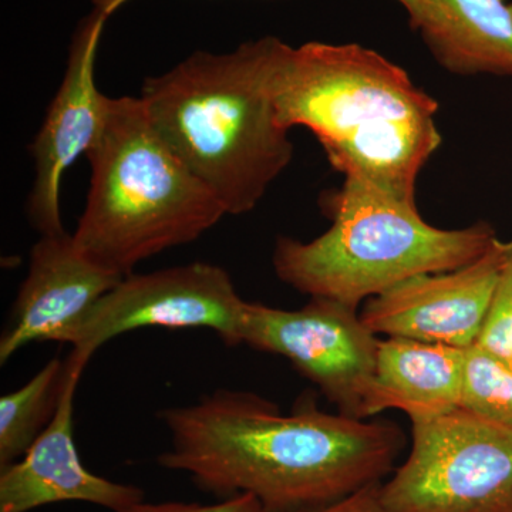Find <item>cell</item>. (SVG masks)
<instances>
[{
    "label": "cell",
    "mask_w": 512,
    "mask_h": 512,
    "mask_svg": "<svg viewBox=\"0 0 512 512\" xmlns=\"http://www.w3.org/2000/svg\"><path fill=\"white\" fill-rule=\"evenodd\" d=\"M127 512H268L264 505L249 494L222 498L218 503L200 504L167 501V503H143L134 505Z\"/></svg>",
    "instance_id": "cell-18"
},
{
    "label": "cell",
    "mask_w": 512,
    "mask_h": 512,
    "mask_svg": "<svg viewBox=\"0 0 512 512\" xmlns=\"http://www.w3.org/2000/svg\"><path fill=\"white\" fill-rule=\"evenodd\" d=\"M158 417L171 436L161 467L220 500L252 495L268 512L309 510L379 483L404 443L390 421L325 413L312 399L282 414L238 390H215Z\"/></svg>",
    "instance_id": "cell-1"
},
{
    "label": "cell",
    "mask_w": 512,
    "mask_h": 512,
    "mask_svg": "<svg viewBox=\"0 0 512 512\" xmlns=\"http://www.w3.org/2000/svg\"><path fill=\"white\" fill-rule=\"evenodd\" d=\"M380 484L367 485L333 503L298 512H387L379 497Z\"/></svg>",
    "instance_id": "cell-19"
},
{
    "label": "cell",
    "mask_w": 512,
    "mask_h": 512,
    "mask_svg": "<svg viewBox=\"0 0 512 512\" xmlns=\"http://www.w3.org/2000/svg\"><path fill=\"white\" fill-rule=\"evenodd\" d=\"M121 279L90 261L73 235H40L0 338V365L30 343L69 342L84 316Z\"/></svg>",
    "instance_id": "cell-12"
},
{
    "label": "cell",
    "mask_w": 512,
    "mask_h": 512,
    "mask_svg": "<svg viewBox=\"0 0 512 512\" xmlns=\"http://www.w3.org/2000/svg\"><path fill=\"white\" fill-rule=\"evenodd\" d=\"M66 362L55 417L25 456L0 468V512H32L59 503H87L127 512L146 501L140 487L97 476L80 460L74 441V397L90 357L72 350Z\"/></svg>",
    "instance_id": "cell-11"
},
{
    "label": "cell",
    "mask_w": 512,
    "mask_h": 512,
    "mask_svg": "<svg viewBox=\"0 0 512 512\" xmlns=\"http://www.w3.org/2000/svg\"><path fill=\"white\" fill-rule=\"evenodd\" d=\"M66 373V360H49L28 383L0 397V468L25 456L49 426Z\"/></svg>",
    "instance_id": "cell-15"
},
{
    "label": "cell",
    "mask_w": 512,
    "mask_h": 512,
    "mask_svg": "<svg viewBox=\"0 0 512 512\" xmlns=\"http://www.w3.org/2000/svg\"><path fill=\"white\" fill-rule=\"evenodd\" d=\"M107 19L104 13L93 10L80 23L70 47L63 82L30 146L36 177L28 212L40 235L66 232L60 212L64 173L80 157H87L106 127L111 97L97 89L94 66Z\"/></svg>",
    "instance_id": "cell-9"
},
{
    "label": "cell",
    "mask_w": 512,
    "mask_h": 512,
    "mask_svg": "<svg viewBox=\"0 0 512 512\" xmlns=\"http://www.w3.org/2000/svg\"><path fill=\"white\" fill-rule=\"evenodd\" d=\"M247 303L228 272L217 265L194 262L130 274L93 306L67 343L92 359L111 339L154 326L211 329L225 345L238 346Z\"/></svg>",
    "instance_id": "cell-8"
},
{
    "label": "cell",
    "mask_w": 512,
    "mask_h": 512,
    "mask_svg": "<svg viewBox=\"0 0 512 512\" xmlns=\"http://www.w3.org/2000/svg\"><path fill=\"white\" fill-rule=\"evenodd\" d=\"M94 5V10H99V12L104 13L107 18H110L117 9H120L124 3L128 2V0H92Z\"/></svg>",
    "instance_id": "cell-20"
},
{
    "label": "cell",
    "mask_w": 512,
    "mask_h": 512,
    "mask_svg": "<svg viewBox=\"0 0 512 512\" xmlns=\"http://www.w3.org/2000/svg\"><path fill=\"white\" fill-rule=\"evenodd\" d=\"M396 2L447 72L512 77V0Z\"/></svg>",
    "instance_id": "cell-13"
},
{
    "label": "cell",
    "mask_w": 512,
    "mask_h": 512,
    "mask_svg": "<svg viewBox=\"0 0 512 512\" xmlns=\"http://www.w3.org/2000/svg\"><path fill=\"white\" fill-rule=\"evenodd\" d=\"M279 40L262 37L222 55L194 53L141 89L157 133L227 215L254 210L293 158L269 87Z\"/></svg>",
    "instance_id": "cell-3"
},
{
    "label": "cell",
    "mask_w": 512,
    "mask_h": 512,
    "mask_svg": "<svg viewBox=\"0 0 512 512\" xmlns=\"http://www.w3.org/2000/svg\"><path fill=\"white\" fill-rule=\"evenodd\" d=\"M379 497L387 512H512V430L461 407L413 423L409 457Z\"/></svg>",
    "instance_id": "cell-6"
},
{
    "label": "cell",
    "mask_w": 512,
    "mask_h": 512,
    "mask_svg": "<svg viewBox=\"0 0 512 512\" xmlns=\"http://www.w3.org/2000/svg\"><path fill=\"white\" fill-rule=\"evenodd\" d=\"M269 87L279 123L311 130L345 178L416 201L441 146L439 103L406 70L356 43L279 40Z\"/></svg>",
    "instance_id": "cell-2"
},
{
    "label": "cell",
    "mask_w": 512,
    "mask_h": 512,
    "mask_svg": "<svg viewBox=\"0 0 512 512\" xmlns=\"http://www.w3.org/2000/svg\"><path fill=\"white\" fill-rule=\"evenodd\" d=\"M477 345L512 359V238L505 241L503 266Z\"/></svg>",
    "instance_id": "cell-17"
},
{
    "label": "cell",
    "mask_w": 512,
    "mask_h": 512,
    "mask_svg": "<svg viewBox=\"0 0 512 512\" xmlns=\"http://www.w3.org/2000/svg\"><path fill=\"white\" fill-rule=\"evenodd\" d=\"M322 207L332 220L328 231L309 242L276 239L275 272L311 298L355 309L413 276L470 264L498 239L484 221L466 228L434 227L423 220L416 201L350 178L325 195Z\"/></svg>",
    "instance_id": "cell-5"
},
{
    "label": "cell",
    "mask_w": 512,
    "mask_h": 512,
    "mask_svg": "<svg viewBox=\"0 0 512 512\" xmlns=\"http://www.w3.org/2000/svg\"><path fill=\"white\" fill-rule=\"evenodd\" d=\"M466 349L403 338L380 340L363 416L400 410L412 423L460 409Z\"/></svg>",
    "instance_id": "cell-14"
},
{
    "label": "cell",
    "mask_w": 512,
    "mask_h": 512,
    "mask_svg": "<svg viewBox=\"0 0 512 512\" xmlns=\"http://www.w3.org/2000/svg\"><path fill=\"white\" fill-rule=\"evenodd\" d=\"M87 158L92 183L74 244L113 274H134L140 262L194 242L227 215L157 133L140 97L110 100Z\"/></svg>",
    "instance_id": "cell-4"
},
{
    "label": "cell",
    "mask_w": 512,
    "mask_h": 512,
    "mask_svg": "<svg viewBox=\"0 0 512 512\" xmlns=\"http://www.w3.org/2000/svg\"><path fill=\"white\" fill-rule=\"evenodd\" d=\"M461 409L512 430V359L474 343L466 349Z\"/></svg>",
    "instance_id": "cell-16"
},
{
    "label": "cell",
    "mask_w": 512,
    "mask_h": 512,
    "mask_svg": "<svg viewBox=\"0 0 512 512\" xmlns=\"http://www.w3.org/2000/svg\"><path fill=\"white\" fill-rule=\"evenodd\" d=\"M504 255L498 238L470 264L413 276L373 296L360 318L375 335L470 348L483 329Z\"/></svg>",
    "instance_id": "cell-10"
},
{
    "label": "cell",
    "mask_w": 512,
    "mask_h": 512,
    "mask_svg": "<svg viewBox=\"0 0 512 512\" xmlns=\"http://www.w3.org/2000/svg\"><path fill=\"white\" fill-rule=\"evenodd\" d=\"M379 343L357 309L330 299L293 311L251 302L245 309L242 345L286 357L343 416L365 419Z\"/></svg>",
    "instance_id": "cell-7"
}]
</instances>
